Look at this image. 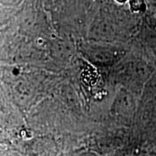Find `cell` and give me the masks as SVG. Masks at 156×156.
<instances>
[{
	"mask_svg": "<svg viewBox=\"0 0 156 156\" xmlns=\"http://www.w3.org/2000/svg\"><path fill=\"white\" fill-rule=\"evenodd\" d=\"M116 112L123 116L130 117L134 114L136 103L133 95L127 92L121 93L116 102Z\"/></svg>",
	"mask_w": 156,
	"mask_h": 156,
	"instance_id": "obj_1",
	"label": "cell"
},
{
	"mask_svg": "<svg viewBox=\"0 0 156 156\" xmlns=\"http://www.w3.org/2000/svg\"><path fill=\"white\" fill-rule=\"evenodd\" d=\"M129 9L134 13H145L147 10L146 0H129Z\"/></svg>",
	"mask_w": 156,
	"mask_h": 156,
	"instance_id": "obj_2",
	"label": "cell"
},
{
	"mask_svg": "<svg viewBox=\"0 0 156 156\" xmlns=\"http://www.w3.org/2000/svg\"><path fill=\"white\" fill-rule=\"evenodd\" d=\"M115 1L119 4H125L126 2H128L129 0H115Z\"/></svg>",
	"mask_w": 156,
	"mask_h": 156,
	"instance_id": "obj_3",
	"label": "cell"
},
{
	"mask_svg": "<svg viewBox=\"0 0 156 156\" xmlns=\"http://www.w3.org/2000/svg\"><path fill=\"white\" fill-rule=\"evenodd\" d=\"M153 156H156V150H155V153L153 154Z\"/></svg>",
	"mask_w": 156,
	"mask_h": 156,
	"instance_id": "obj_4",
	"label": "cell"
}]
</instances>
